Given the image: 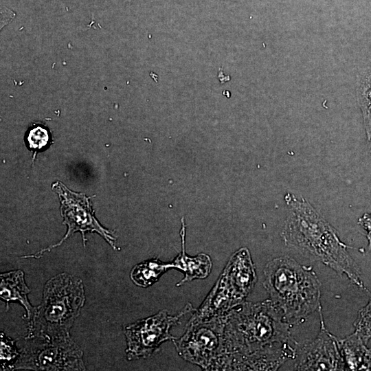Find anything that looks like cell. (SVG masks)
<instances>
[{
	"label": "cell",
	"instance_id": "6da1fadb",
	"mask_svg": "<svg viewBox=\"0 0 371 371\" xmlns=\"http://www.w3.org/2000/svg\"><path fill=\"white\" fill-rule=\"evenodd\" d=\"M225 354L220 370H276L295 359L291 324L269 299L244 302L223 314Z\"/></svg>",
	"mask_w": 371,
	"mask_h": 371
},
{
	"label": "cell",
	"instance_id": "7a4b0ae2",
	"mask_svg": "<svg viewBox=\"0 0 371 371\" xmlns=\"http://www.w3.org/2000/svg\"><path fill=\"white\" fill-rule=\"evenodd\" d=\"M284 199L289 207L281 234L284 244L338 275H345L368 292L359 267L348 251L350 247L340 240L335 229L303 197L287 193Z\"/></svg>",
	"mask_w": 371,
	"mask_h": 371
},
{
	"label": "cell",
	"instance_id": "3957f363",
	"mask_svg": "<svg viewBox=\"0 0 371 371\" xmlns=\"http://www.w3.org/2000/svg\"><path fill=\"white\" fill-rule=\"evenodd\" d=\"M263 273L269 300L290 324L302 323L322 307L321 283L312 267L284 256L269 261Z\"/></svg>",
	"mask_w": 371,
	"mask_h": 371
},
{
	"label": "cell",
	"instance_id": "277c9868",
	"mask_svg": "<svg viewBox=\"0 0 371 371\" xmlns=\"http://www.w3.org/2000/svg\"><path fill=\"white\" fill-rule=\"evenodd\" d=\"M85 302L84 285L80 278L65 272L53 276L44 286L41 302L28 322L25 338L69 337Z\"/></svg>",
	"mask_w": 371,
	"mask_h": 371
},
{
	"label": "cell",
	"instance_id": "5b68a950",
	"mask_svg": "<svg viewBox=\"0 0 371 371\" xmlns=\"http://www.w3.org/2000/svg\"><path fill=\"white\" fill-rule=\"evenodd\" d=\"M257 281L249 251L242 247L234 252L216 284L188 322H196L225 314L241 304Z\"/></svg>",
	"mask_w": 371,
	"mask_h": 371
},
{
	"label": "cell",
	"instance_id": "8992f818",
	"mask_svg": "<svg viewBox=\"0 0 371 371\" xmlns=\"http://www.w3.org/2000/svg\"><path fill=\"white\" fill-rule=\"evenodd\" d=\"M224 317L188 322L186 331L172 341L179 355L205 370H219L224 357Z\"/></svg>",
	"mask_w": 371,
	"mask_h": 371
},
{
	"label": "cell",
	"instance_id": "52a82bcc",
	"mask_svg": "<svg viewBox=\"0 0 371 371\" xmlns=\"http://www.w3.org/2000/svg\"><path fill=\"white\" fill-rule=\"evenodd\" d=\"M14 370H85L83 352L71 339L25 338Z\"/></svg>",
	"mask_w": 371,
	"mask_h": 371
},
{
	"label": "cell",
	"instance_id": "ba28073f",
	"mask_svg": "<svg viewBox=\"0 0 371 371\" xmlns=\"http://www.w3.org/2000/svg\"><path fill=\"white\" fill-rule=\"evenodd\" d=\"M58 195L60 201V214L63 218V223L67 226L65 236L57 243L52 245L33 254L23 256V258H39L44 254L60 245L73 234L79 232L82 234L84 247L86 245V232H97L114 249H116L115 238L113 234L104 228L98 222L92 210L89 197L83 193L72 192L60 181H56L52 186Z\"/></svg>",
	"mask_w": 371,
	"mask_h": 371
},
{
	"label": "cell",
	"instance_id": "9c48e42d",
	"mask_svg": "<svg viewBox=\"0 0 371 371\" xmlns=\"http://www.w3.org/2000/svg\"><path fill=\"white\" fill-rule=\"evenodd\" d=\"M190 303L177 315H170L166 310L138 320L124 328L126 341V354L128 360H137L150 357L166 341L176 337L170 333V328L178 324L186 313L194 311Z\"/></svg>",
	"mask_w": 371,
	"mask_h": 371
},
{
	"label": "cell",
	"instance_id": "30bf717a",
	"mask_svg": "<svg viewBox=\"0 0 371 371\" xmlns=\"http://www.w3.org/2000/svg\"><path fill=\"white\" fill-rule=\"evenodd\" d=\"M320 328L317 336L297 349L295 370H347L339 338L332 335L324 320L322 308L318 311Z\"/></svg>",
	"mask_w": 371,
	"mask_h": 371
},
{
	"label": "cell",
	"instance_id": "8fae6325",
	"mask_svg": "<svg viewBox=\"0 0 371 371\" xmlns=\"http://www.w3.org/2000/svg\"><path fill=\"white\" fill-rule=\"evenodd\" d=\"M0 280V297L5 302L6 310L9 308L10 302H19L25 309V317L31 320L36 307L33 306L28 300L27 295L30 290L25 284L23 272L18 269L1 273Z\"/></svg>",
	"mask_w": 371,
	"mask_h": 371
},
{
	"label": "cell",
	"instance_id": "7c38bea8",
	"mask_svg": "<svg viewBox=\"0 0 371 371\" xmlns=\"http://www.w3.org/2000/svg\"><path fill=\"white\" fill-rule=\"evenodd\" d=\"M181 222L182 227L180 235L182 250L172 262L174 269L180 270L184 273V278L177 284V286L194 279L207 278L210 273L212 267L210 257L205 254L201 253L194 257L186 254L185 249L186 225L183 218H182Z\"/></svg>",
	"mask_w": 371,
	"mask_h": 371
},
{
	"label": "cell",
	"instance_id": "4fadbf2b",
	"mask_svg": "<svg viewBox=\"0 0 371 371\" xmlns=\"http://www.w3.org/2000/svg\"><path fill=\"white\" fill-rule=\"evenodd\" d=\"M339 343L347 370H371V350L356 331Z\"/></svg>",
	"mask_w": 371,
	"mask_h": 371
},
{
	"label": "cell",
	"instance_id": "5bb4252c",
	"mask_svg": "<svg viewBox=\"0 0 371 371\" xmlns=\"http://www.w3.org/2000/svg\"><path fill=\"white\" fill-rule=\"evenodd\" d=\"M172 262H164L159 258L144 260L135 265L131 271L133 282L140 287L146 288L158 281L161 275L173 269Z\"/></svg>",
	"mask_w": 371,
	"mask_h": 371
},
{
	"label": "cell",
	"instance_id": "9a60e30c",
	"mask_svg": "<svg viewBox=\"0 0 371 371\" xmlns=\"http://www.w3.org/2000/svg\"><path fill=\"white\" fill-rule=\"evenodd\" d=\"M357 85V98L362 111L371 156V65L362 71Z\"/></svg>",
	"mask_w": 371,
	"mask_h": 371
},
{
	"label": "cell",
	"instance_id": "2e32d148",
	"mask_svg": "<svg viewBox=\"0 0 371 371\" xmlns=\"http://www.w3.org/2000/svg\"><path fill=\"white\" fill-rule=\"evenodd\" d=\"M25 144L34 152L33 159L36 154L45 148L52 143L51 133L49 128L41 123H33L27 128L25 135Z\"/></svg>",
	"mask_w": 371,
	"mask_h": 371
},
{
	"label": "cell",
	"instance_id": "e0dca14e",
	"mask_svg": "<svg viewBox=\"0 0 371 371\" xmlns=\"http://www.w3.org/2000/svg\"><path fill=\"white\" fill-rule=\"evenodd\" d=\"M0 337L1 370H14L21 350L17 348L15 340L5 335L2 331L0 333Z\"/></svg>",
	"mask_w": 371,
	"mask_h": 371
},
{
	"label": "cell",
	"instance_id": "ac0fdd59",
	"mask_svg": "<svg viewBox=\"0 0 371 371\" xmlns=\"http://www.w3.org/2000/svg\"><path fill=\"white\" fill-rule=\"evenodd\" d=\"M358 224L366 232L368 248L371 249V213H365L358 220Z\"/></svg>",
	"mask_w": 371,
	"mask_h": 371
},
{
	"label": "cell",
	"instance_id": "d6986e66",
	"mask_svg": "<svg viewBox=\"0 0 371 371\" xmlns=\"http://www.w3.org/2000/svg\"><path fill=\"white\" fill-rule=\"evenodd\" d=\"M362 309L365 311H371V297H370V300L368 304L364 307H363Z\"/></svg>",
	"mask_w": 371,
	"mask_h": 371
},
{
	"label": "cell",
	"instance_id": "ffe728a7",
	"mask_svg": "<svg viewBox=\"0 0 371 371\" xmlns=\"http://www.w3.org/2000/svg\"><path fill=\"white\" fill-rule=\"evenodd\" d=\"M370 348V350H371V348Z\"/></svg>",
	"mask_w": 371,
	"mask_h": 371
}]
</instances>
